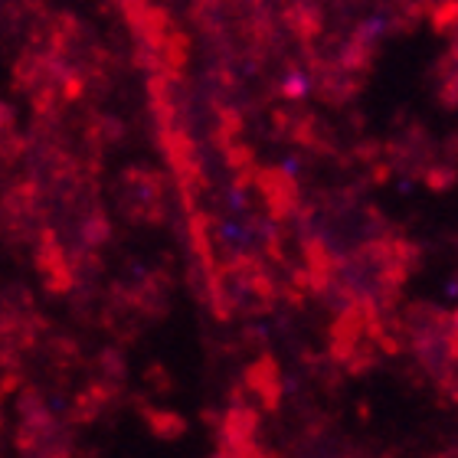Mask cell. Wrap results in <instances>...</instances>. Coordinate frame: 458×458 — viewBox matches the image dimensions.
I'll return each instance as SVG.
<instances>
[{
	"label": "cell",
	"instance_id": "3",
	"mask_svg": "<svg viewBox=\"0 0 458 458\" xmlns=\"http://www.w3.org/2000/svg\"><path fill=\"white\" fill-rule=\"evenodd\" d=\"M386 23H390L386 13H370V17H363L360 23H357V33H360L363 39H380V33L386 30Z\"/></svg>",
	"mask_w": 458,
	"mask_h": 458
},
{
	"label": "cell",
	"instance_id": "2",
	"mask_svg": "<svg viewBox=\"0 0 458 458\" xmlns=\"http://www.w3.org/2000/svg\"><path fill=\"white\" fill-rule=\"evenodd\" d=\"M220 236H223V242H229V246H246L249 223L242 220V216H226V220L220 223Z\"/></svg>",
	"mask_w": 458,
	"mask_h": 458
},
{
	"label": "cell",
	"instance_id": "4",
	"mask_svg": "<svg viewBox=\"0 0 458 458\" xmlns=\"http://www.w3.org/2000/svg\"><path fill=\"white\" fill-rule=\"evenodd\" d=\"M455 79H458V59H455Z\"/></svg>",
	"mask_w": 458,
	"mask_h": 458
},
{
	"label": "cell",
	"instance_id": "1",
	"mask_svg": "<svg viewBox=\"0 0 458 458\" xmlns=\"http://www.w3.org/2000/svg\"><path fill=\"white\" fill-rule=\"evenodd\" d=\"M278 89H282L285 98H305L311 92V76H308L305 69H288L282 82H278Z\"/></svg>",
	"mask_w": 458,
	"mask_h": 458
}]
</instances>
